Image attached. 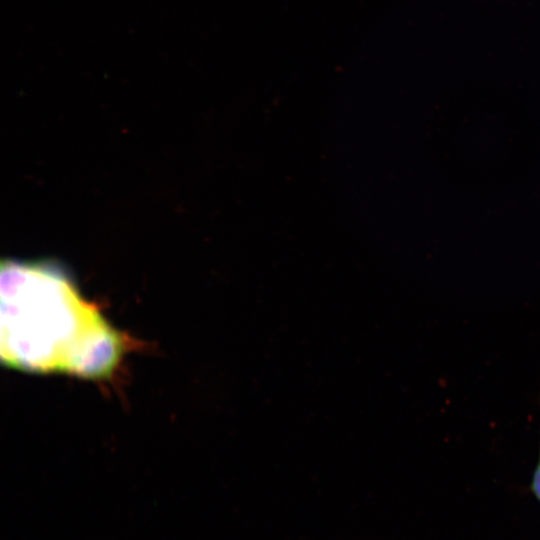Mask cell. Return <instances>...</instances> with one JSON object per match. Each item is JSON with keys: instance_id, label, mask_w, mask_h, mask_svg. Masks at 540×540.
<instances>
[{"instance_id": "obj_2", "label": "cell", "mask_w": 540, "mask_h": 540, "mask_svg": "<svg viewBox=\"0 0 540 540\" xmlns=\"http://www.w3.org/2000/svg\"><path fill=\"white\" fill-rule=\"evenodd\" d=\"M530 490L535 498L540 502V445L538 461L532 474Z\"/></svg>"}, {"instance_id": "obj_1", "label": "cell", "mask_w": 540, "mask_h": 540, "mask_svg": "<svg viewBox=\"0 0 540 540\" xmlns=\"http://www.w3.org/2000/svg\"><path fill=\"white\" fill-rule=\"evenodd\" d=\"M123 338L50 261L1 263V359L33 372L110 375Z\"/></svg>"}]
</instances>
